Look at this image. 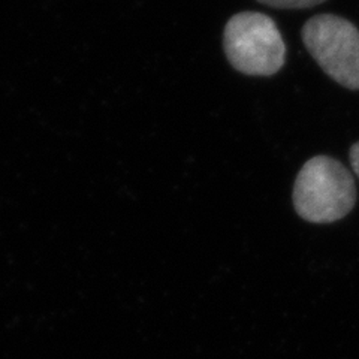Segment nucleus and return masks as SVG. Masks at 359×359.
<instances>
[{
    "label": "nucleus",
    "mask_w": 359,
    "mask_h": 359,
    "mask_svg": "<svg viewBox=\"0 0 359 359\" xmlns=\"http://www.w3.org/2000/svg\"><path fill=\"white\" fill-rule=\"evenodd\" d=\"M311 57L335 83L359 90V30L339 15L310 18L301 32Z\"/></svg>",
    "instance_id": "7ed1b4c3"
},
{
    "label": "nucleus",
    "mask_w": 359,
    "mask_h": 359,
    "mask_svg": "<svg viewBox=\"0 0 359 359\" xmlns=\"http://www.w3.org/2000/svg\"><path fill=\"white\" fill-rule=\"evenodd\" d=\"M223 48L231 66L244 75L271 76L286 60V45L276 21L255 11L231 17L223 32Z\"/></svg>",
    "instance_id": "f03ea898"
},
{
    "label": "nucleus",
    "mask_w": 359,
    "mask_h": 359,
    "mask_svg": "<svg viewBox=\"0 0 359 359\" xmlns=\"http://www.w3.org/2000/svg\"><path fill=\"white\" fill-rule=\"evenodd\" d=\"M259 2L278 9H306L318 6L325 0H259Z\"/></svg>",
    "instance_id": "20e7f679"
},
{
    "label": "nucleus",
    "mask_w": 359,
    "mask_h": 359,
    "mask_svg": "<svg viewBox=\"0 0 359 359\" xmlns=\"http://www.w3.org/2000/svg\"><path fill=\"white\" fill-rule=\"evenodd\" d=\"M349 157H351V165L353 168V171L359 177V142L352 145Z\"/></svg>",
    "instance_id": "39448f33"
},
{
    "label": "nucleus",
    "mask_w": 359,
    "mask_h": 359,
    "mask_svg": "<svg viewBox=\"0 0 359 359\" xmlns=\"http://www.w3.org/2000/svg\"><path fill=\"white\" fill-rule=\"evenodd\" d=\"M355 202L353 177L341 162L316 156L301 168L294 186L299 217L311 223H332L349 215Z\"/></svg>",
    "instance_id": "f257e3e1"
}]
</instances>
